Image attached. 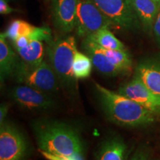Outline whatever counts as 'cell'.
<instances>
[{
	"label": "cell",
	"instance_id": "obj_14",
	"mask_svg": "<svg viewBox=\"0 0 160 160\" xmlns=\"http://www.w3.org/2000/svg\"><path fill=\"white\" fill-rule=\"evenodd\" d=\"M19 61L17 56L7 43L5 33L0 34V78L1 82L13 75Z\"/></svg>",
	"mask_w": 160,
	"mask_h": 160
},
{
	"label": "cell",
	"instance_id": "obj_18",
	"mask_svg": "<svg viewBox=\"0 0 160 160\" xmlns=\"http://www.w3.org/2000/svg\"><path fill=\"white\" fill-rule=\"evenodd\" d=\"M102 51L113 65L121 69L125 74L130 73L132 67L131 55L127 50H111L102 48Z\"/></svg>",
	"mask_w": 160,
	"mask_h": 160
},
{
	"label": "cell",
	"instance_id": "obj_1",
	"mask_svg": "<svg viewBox=\"0 0 160 160\" xmlns=\"http://www.w3.org/2000/svg\"><path fill=\"white\" fill-rule=\"evenodd\" d=\"M32 128L41 151L65 157L82 155L81 137L68 124L43 119L33 122Z\"/></svg>",
	"mask_w": 160,
	"mask_h": 160
},
{
	"label": "cell",
	"instance_id": "obj_13",
	"mask_svg": "<svg viewBox=\"0 0 160 160\" xmlns=\"http://www.w3.org/2000/svg\"><path fill=\"white\" fill-rule=\"evenodd\" d=\"M129 1L144 31L147 33L153 32V25L160 11V5L153 0Z\"/></svg>",
	"mask_w": 160,
	"mask_h": 160
},
{
	"label": "cell",
	"instance_id": "obj_11",
	"mask_svg": "<svg viewBox=\"0 0 160 160\" xmlns=\"http://www.w3.org/2000/svg\"><path fill=\"white\" fill-rule=\"evenodd\" d=\"M82 46L86 54L91 58L93 65L102 74L108 77H118L125 74L108 59L102 51L101 47L88 37L84 38Z\"/></svg>",
	"mask_w": 160,
	"mask_h": 160
},
{
	"label": "cell",
	"instance_id": "obj_17",
	"mask_svg": "<svg viewBox=\"0 0 160 160\" xmlns=\"http://www.w3.org/2000/svg\"><path fill=\"white\" fill-rule=\"evenodd\" d=\"M22 61L31 65H37L43 61L44 47L42 42L31 40L23 48L17 50Z\"/></svg>",
	"mask_w": 160,
	"mask_h": 160
},
{
	"label": "cell",
	"instance_id": "obj_5",
	"mask_svg": "<svg viewBox=\"0 0 160 160\" xmlns=\"http://www.w3.org/2000/svg\"><path fill=\"white\" fill-rule=\"evenodd\" d=\"M111 25H113L112 22L93 0H77L76 31L78 37L86 38L98 30Z\"/></svg>",
	"mask_w": 160,
	"mask_h": 160
},
{
	"label": "cell",
	"instance_id": "obj_27",
	"mask_svg": "<svg viewBox=\"0 0 160 160\" xmlns=\"http://www.w3.org/2000/svg\"><path fill=\"white\" fill-rule=\"evenodd\" d=\"M153 1H155L156 2L158 3V4H159V5H160V0H153Z\"/></svg>",
	"mask_w": 160,
	"mask_h": 160
},
{
	"label": "cell",
	"instance_id": "obj_23",
	"mask_svg": "<svg viewBox=\"0 0 160 160\" xmlns=\"http://www.w3.org/2000/svg\"><path fill=\"white\" fill-rule=\"evenodd\" d=\"M153 33L157 43L160 45V11L157 16V19H156L154 25H153Z\"/></svg>",
	"mask_w": 160,
	"mask_h": 160
},
{
	"label": "cell",
	"instance_id": "obj_4",
	"mask_svg": "<svg viewBox=\"0 0 160 160\" xmlns=\"http://www.w3.org/2000/svg\"><path fill=\"white\" fill-rule=\"evenodd\" d=\"M13 76L18 83L31 86L46 93H56L59 90V81L57 74L51 65L44 60L37 65L19 62Z\"/></svg>",
	"mask_w": 160,
	"mask_h": 160
},
{
	"label": "cell",
	"instance_id": "obj_15",
	"mask_svg": "<svg viewBox=\"0 0 160 160\" xmlns=\"http://www.w3.org/2000/svg\"><path fill=\"white\" fill-rule=\"evenodd\" d=\"M127 146L119 137H112L102 145L97 160H125Z\"/></svg>",
	"mask_w": 160,
	"mask_h": 160
},
{
	"label": "cell",
	"instance_id": "obj_26",
	"mask_svg": "<svg viewBox=\"0 0 160 160\" xmlns=\"http://www.w3.org/2000/svg\"><path fill=\"white\" fill-rule=\"evenodd\" d=\"M8 112V107L5 104H2L0 107V125L5 122V117Z\"/></svg>",
	"mask_w": 160,
	"mask_h": 160
},
{
	"label": "cell",
	"instance_id": "obj_12",
	"mask_svg": "<svg viewBox=\"0 0 160 160\" xmlns=\"http://www.w3.org/2000/svg\"><path fill=\"white\" fill-rule=\"evenodd\" d=\"M134 77L141 80L150 91L160 97V61L145 59L140 62L135 69Z\"/></svg>",
	"mask_w": 160,
	"mask_h": 160
},
{
	"label": "cell",
	"instance_id": "obj_3",
	"mask_svg": "<svg viewBox=\"0 0 160 160\" xmlns=\"http://www.w3.org/2000/svg\"><path fill=\"white\" fill-rule=\"evenodd\" d=\"M77 51V42L72 36L52 39L47 47L50 65L57 74L59 83L66 88L72 90H75L77 85V79L72 69Z\"/></svg>",
	"mask_w": 160,
	"mask_h": 160
},
{
	"label": "cell",
	"instance_id": "obj_10",
	"mask_svg": "<svg viewBox=\"0 0 160 160\" xmlns=\"http://www.w3.org/2000/svg\"><path fill=\"white\" fill-rule=\"evenodd\" d=\"M52 16L57 28L63 33L76 29L77 24V0H51Z\"/></svg>",
	"mask_w": 160,
	"mask_h": 160
},
{
	"label": "cell",
	"instance_id": "obj_21",
	"mask_svg": "<svg viewBox=\"0 0 160 160\" xmlns=\"http://www.w3.org/2000/svg\"><path fill=\"white\" fill-rule=\"evenodd\" d=\"M130 160H151L150 152L145 148H139Z\"/></svg>",
	"mask_w": 160,
	"mask_h": 160
},
{
	"label": "cell",
	"instance_id": "obj_9",
	"mask_svg": "<svg viewBox=\"0 0 160 160\" xmlns=\"http://www.w3.org/2000/svg\"><path fill=\"white\" fill-rule=\"evenodd\" d=\"M118 93L160 115V97L150 91L138 78L133 77L128 82L123 84Z\"/></svg>",
	"mask_w": 160,
	"mask_h": 160
},
{
	"label": "cell",
	"instance_id": "obj_19",
	"mask_svg": "<svg viewBox=\"0 0 160 160\" xmlns=\"http://www.w3.org/2000/svg\"><path fill=\"white\" fill-rule=\"evenodd\" d=\"M93 62L91 58L86 53H83L77 50L73 61V73L75 79H83L88 78L91 75Z\"/></svg>",
	"mask_w": 160,
	"mask_h": 160
},
{
	"label": "cell",
	"instance_id": "obj_7",
	"mask_svg": "<svg viewBox=\"0 0 160 160\" xmlns=\"http://www.w3.org/2000/svg\"><path fill=\"white\" fill-rule=\"evenodd\" d=\"M113 25L122 29L134 30L139 27V20L129 0H93Z\"/></svg>",
	"mask_w": 160,
	"mask_h": 160
},
{
	"label": "cell",
	"instance_id": "obj_16",
	"mask_svg": "<svg viewBox=\"0 0 160 160\" xmlns=\"http://www.w3.org/2000/svg\"><path fill=\"white\" fill-rule=\"evenodd\" d=\"M92 41L105 49L126 50L125 46L115 37L109 30V27H104L88 37Z\"/></svg>",
	"mask_w": 160,
	"mask_h": 160
},
{
	"label": "cell",
	"instance_id": "obj_20",
	"mask_svg": "<svg viewBox=\"0 0 160 160\" xmlns=\"http://www.w3.org/2000/svg\"><path fill=\"white\" fill-rule=\"evenodd\" d=\"M35 27L36 26L32 25L23 20H13L10 23L5 35L6 38H8L13 42L17 38L22 36L28 37L34 30Z\"/></svg>",
	"mask_w": 160,
	"mask_h": 160
},
{
	"label": "cell",
	"instance_id": "obj_2",
	"mask_svg": "<svg viewBox=\"0 0 160 160\" xmlns=\"http://www.w3.org/2000/svg\"><path fill=\"white\" fill-rule=\"evenodd\" d=\"M95 87L106 117L112 122L124 127H139L153 123L159 114L151 111L119 93L110 91L98 83Z\"/></svg>",
	"mask_w": 160,
	"mask_h": 160
},
{
	"label": "cell",
	"instance_id": "obj_22",
	"mask_svg": "<svg viewBox=\"0 0 160 160\" xmlns=\"http://www.w3.org/2000/svg\"><path fill=\"white\" fill-rule=\"evenodd\" d=\"M31 40L29 39V38L26 36H22V37H20L17 38V39L13 41V44H14V47L16 50L23 48L27 46L30 43Z\"/></svg>",
	"mask_w": 160,
	"mask_h": 160
},
{
	"label": "cell",
	"instance_id": "obj_25",
	"mask_svg": "<svg viewBox=\"0 0 160 160\" xmlns=\"http://www.w3.org/2000/svg\"><path fill=\"white\" fill-rule=\"evenodd\" d=\"M40 152L42 153L44 157H45L46 159L49 160H70V158L71 157H59V156H57L54 154H52V153H48V152L41 151L39 150Z\"/></svg>",
	"mask_w": 160,
	"mask_h": 160
},
{
	"label": "cell",
	"instance_id": "obj_8",
	"mask_svg": "<svg viewBox=\"0 0 160 160\" xmlns=\"http://www.w3.org/2000/svg\"><path fill=\"white\" fill-rule=\"evenodd\" d=\"M10 97L19 107L31 111L48 110L54 105L48 93L25 85L13 87L10 91Z\"/></svg>",
	"mask_w": 160,
	"mask_h": 160
},
{
	"label": "cell",
	"instance_id": "obj_24",
	"mask_svg": "<svg viewBox=\"0 0 160 160\" xmlns=\"http://www.w3.org/2000/svg\"><path fill=\"white\" fill-rule=\"evenodd\" d=\"M16 10L12 8L6 0H0V13L2 15H6L11 13L12 12L15 11Z\"/></svg>",
	"mask_w": 160,
	"mask_h": 160
},
{
	"label": "cell",
	"instance_id": "obj_6",
	"mask_svg": "<svg viewBox=\"0 0 160 160\" xmlns=\"http://www.w3.org/2000/svg\"><path fill=\"white\" fill-rule=\"evenodd\" d=\"M0 125V160H23L28 149L25 136L9 122Z\"/></svg>",
	"mask_w": 160,
	"mask_h": 160
}]
</instances>
